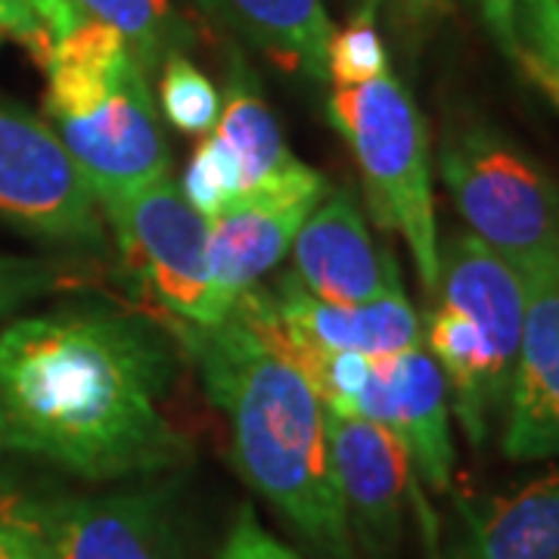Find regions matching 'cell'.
Returning <instances> with one entry per match:
<instances>
[{
	"label": "cell",
	"mask_w": 559,
	"mask_h": 559,
	"mask_svg": "<svg viewBox=\"0 0 559 559\" xmlns=\"http://www.w3.org/2000/svg\"><path fill=\"white\" fill-rule=\"evenodd\" d=\"M175 352L153 320L109 305L53 308L0 330V441L91 481L190 460L168 417Z\"/></svg>",
	"instance_id": "6da1fadb"
},
{
	"label": "cell",
	"mask_w": 559,
	"mask_h": 559,
	"mask_svg": "<svg viewBox=\"0 0 559 559\" xmlns=\"http://www.w3.org/2000/svg\"><path fill=\"white\" fill-rule=\"evenodd\" d=\"M171 333L227 419L234 463L249 488L323 557L352 559L318 392L234 311L209 326L178 320Z\"/></svg>",
	"instance_id": "7a4b0ae2"
},
{
	"label": "cell",
	"mask_w": 559,
	"mask_h": 559,
	"mask_svg": "<svg viewBox=\"0 0 559 559\" xmlns=\"http://www.w3.org/2000/svg\"><path fill=\"white\" fill-rule=\"evenodd\" d=\"M44 119L57 131L97 200L168 175L146 69L112 25L84 20L50 44Z\"/></svg>",
	"instance_id": "3957f363"
},
{
	"label": "cell",
	"mask_w": 559,
	"mask_h": 559,
	"mask_svg": "<svg viewBox=\"0 0 559 559\" xmlns=\"http://www.w3.org/2000/svg\"><path fill=\"white\" fill-rule=\"evenodd\" d=\"M439 171L476 240L525 283L559 277V183L516 140L485 119L448 121Z\"/></svg>",
	"instance_id": "277c9868"
},
{
	"label": "cell",
	"mask_w": 559,
	"mask_h": 559,
	"mask_svg": "<svg viewBox=\"0 0 559 559\" xmlns=\"http://www.w3.org/2000/svg\"><path fill=\"white\" fill-rule=\"evenodd\" d=\"M326 116L358 162L377 224L404 237L423 289L436 296L441 242L432 200L429 128L414 94L385 72L358 87H336L326 103Z\"/></svg>",
	"instance_id": "5b68a950"
},
{
	"label": "cell",
	"mask_w": 559,
	"mask_h": 559,
	"mask_svg": "<svg viewBox=\"0 0 559 559\" xmlns=\"http://www.w3.org/2000/svg\"><path fill=\"white\" fill-rule=\"evenodd\" d=\"M100 209L124 267L171 318L209 326L230 314L237 299L215 283L209 264V221L183 200L168 175L103 197Z\"/></svg>",
	"instance_id": "8992f818"
},
{
	"label": "cell",
	"mask_w": 559,
	"mask_h": 559,
	"mask_svg": "<svg viewBox=\"0 0 559 559\" xmlns=\"http://www.w3.org/2000/svg\"><path fill=\"white\" fill-rule=\"evenodd\" d=\"M0 218L40 240L103 249L106 227L87 183L50 121L0 94Z\"/></svg>",
	"instance_id": "52a82bcc"
},
{
	"label": "cell",
	"mask_w": 559,
	"mask_h": 559,
	"mask_svg": "<svg viewBox=\"0 0 559 559\" xmlns=\"http://www.w3.org/2000/svg\"><path fill=\"white\" fill-rule=\"evenodd\" d=\"M333 473L345 525L370 559H395L404 540L407 510L417 507L426 538L436 547V522L414 485V463L385 426L326 407Z\"/></svg>",
	"instance_id": "ba28073f"
},
{
	"label": "cell",
	"mask_w": 559,
	"mask_h": 559,
	"mask_svg": "<svg viewBox=\"0 0 559 559\" xmlns=\"http://www.w3.org/2000/svg\"><path fill=\"white\" fill-rule=\"evenodd\" d=\"M28 513L47 559H183L168 485L50 500Z\"/></svg>",
	"instance_id": "9c48e42d"
},
{
	"label": "cell",
	"mask_w": 559,
	"mask_h": 559,
	"mask_svg": "<svg viewBox=\"0 0 559 559\" xmlns=\"http://www.w3.org/2000/svg\"><path fill=\"white\" fill-rule=\"evenodd\" d=\"M323 193L326 180L318 168L296 162L209 221L212 277L230 299L277 267Z\"/></svg>",
	"instance_id": "30bf717a"
},
{
	"label": "cell",
	"mask_w": 559,
	"mask_h": 559,
	"mask_svg": "<svg viewBox=\"0 0 559 559\" xmlns=\"http://www.w3.org/2000/svg\"><path fill=\"white\" fill-rule=\"evenodd\" d=\"M345 414L385 426L404 444L417 479L432 491H448L457 460L451 439V401L439 364L429 352L417 345L392 358H373L367 385Z\"/></svg>",
	"instance_id": "8fae6325"
},
{
	"label": "cell",
	"mask_w": 559,
	"mask_h": 559,
	"mask_svg": "<svg viewBox=\"0 0 559 559\" xmlns=\"http://www.w3.org/2000/svg\"><path fill=\"white\" fill-rule=\"evenodd\" d=\"M293 274L330 305H360L399 289L395 259L377 246L348 190L323 193L293 240Z\"/></svg>",
	"instance_id": "7c38bea8"
},
{
	"label": "cell",
	"mask_w": 559,
	"mask_h": 559,
	"mask_svg": "<svg viewBox=\"0 0 559 559\" xmlns=\"http://www.w3.org/2000/svg\"><path fill=\"white\" fill-rule=\"evenodd\" d=\"M500 448L510 460L559 457V277L525 283V323Z\"/></svg>",
	"instance_id": "4fadbf2b"
},
{
	"label": "cell",
	"mask_w": 559,
	"mask_h": 559,
	"mask_svg": "<svg viewBox=\"0 0 559 559\" xmlns=\"http://www.w3.org/2000/svg\"><path fill=\"white\" fill-rule=\"evenodd\" d=\"M267 299L289 333L323 348L392 358L417 348L423 340L417 311L401 286L360 305H330L311 296L296 274H286L274 283V289H267Z\"/></svg>",
	"instance_id": "5bb4252c"
},
{
	"label": "cell",
	"mask_w": 559,
	"mask_h": 559,
	"mask_svg": "<svg viewBox=\"0 0 559 559\" xmlns=\"http://www.w3.org/2000/svg\"><path fill=\"white\" fill-rule=\"evenodd\" d=\"M444 559H559V466L516 488L463 500Z\"/></svg>",
	"instance_id": "9a60e30c"
},
{
	"label": "cell",
	"mask_w": 559,
	"mask_h": 559,
	"mask_svg": "<svg viewBox=\"0 0 559 559\" xmlns=\"http://www.w3.org/2000/svg\"><path fill=\"white\" fill-rule=\"evenodd\" d=\"M202 10L249 40L280 69L326 81V40L333 22L323 0H197Z\"/></svg>",
	"instance_id": "2e32d148"
},
{
	"label": "cell",
	"mask_w": 559,
	"mask_h": 559,
	"mask_svg": "<svg viewBox=\"0 0 559 559\" xmlns=\"http://www.w3.org/2000/svg\"><path fill=\"white\" fill-rule=\"evenodd\" d=\"M215 134L230 146V153L240 162L242 193L274 180L299 162L286 146L283 131L274 119V109L264 100L259 79L246 66L240 50H230L227 94H224Z\"/></svg>",
	"instance_id": "e0dca14e"
},
{
	"label": "cell",
	"mask_w": 559,
	"mask_h": 559,
	"mask_svg": "<svg viewBox=\"0 0 559 559\" xmlns=\"http://www.w3.org/2000/svg\"><path fill=\"white\" fill-rule=\"evenodd\" d=\"M87 20L112 25L131 44L146 72H156L171 53H187L197 38L180 0H72Z\"/></svg>",
	"instance_id": "ac0fdd59"
},
{
	"label": "cell",
	"mask_w": 559,
	"mask_h": 559,
	"mask_svg": "<svg viewBox=\"0 0 559 559\" xmlns=\"http://www.w3.org/2000/svg\"><path fill=\"white\" fill-rule=\"evenodd\" d=\"M159 106L180 134L205 138L221 116L218 87L187 53H171L159 66Z\"/></svg>",
	"instance_id": "d6986e66"
},
{
	"label": "cell",
	"mask_w": 559,
	"mask_h": 559,
	"mask_svg": "<svg viewBox=\"0 0 559 559\" xmlns=\"http://www.w3.org/2000/svg\"><path fill=\"white\" fill-rule=\"evenodd\" d=\"M389 72V53L377 28V7L358 3L352 20L326 40V79L336 87H358Z\"/></svg>",
	"instance_id": "ffe728a7"
},
{
	"label": "cell",
	"mask_w": 559,
	"mask_h": 559,
	"mask_svg": "<svg viewBox=\"0 0 559 559\" xmlns=\"http://www.w3.org/2000/svg\"><path fill=\"white\" fill-rule=\"evenodd\" d=\"M180 193L202 218L212 221L227 205L242 197V171L230 146L212 131L200 140L193 156L183 168Z\"/></svg>",
	"instance_id": "44dd1931"
},
{
	"label": "cell",
	"mask_w": 559,
	"mask_h": 559,
	"mask_svg": "<svg viewBox=\"0 0 559 559\" xmlns=\"http://www.w3.org/2000/svg\"><path fill=\"white\" fill-rule=\"evenodd\" d=\"M516 60L540 87H559V0H516Z\"/></svg>",
	"instance_id": "7402d4cb"
},
{
	"label": "cell",
	"mask_w": 559,
	"mask_h": 559,
	"mask_svg": "<svg viewBox=\"0 0 559 559\" xmlns=\"http://www.w3.org/2000/svg\"><path fill=\"white\" fill-rule=\"evenodd\" d=\"M79 280H84L79 267L62 261L0 255V320L50 293L75 286Z\"/></svg>",
	"instance_id": "603a6c76"
},
{
	"label": "cell",
	"mask_w": 559,
	"mask_h": 559,
	"mask_svg": "<svg viewBox=\"0 0 559 559\" xmlns=\"http://www.w3.org/2000/svg\"><path fill=\"white\" fill-rule=\"evenodd\" d=\"M215 559H305L299 557L293 547H286L283 540H277L259 516L252 513V507H242L240 516L234 520L227 538L221 544L218 557Z\"/></svg>",
	"instance_id": "cb8c5ba5"
},
{
	"label": "cell",
	"mask_w": 559,
	"mask_h": 559,
	"mask_svg": "<svg viewBox=\"0 0 559 559\" xmlns=\"http://www.w3.org/2000/svg\"><path fill=\"white\" fill-rule=\"evenodd\" d=\"M0 28L20 40L38 66L53 44L50 32L44 28V22L35 16V10L25 0H0Z\"/></svg>",
	"instance_id": "d4e9b609"
},
{
	"label": "cell",
	"mask_w": 559,
	"mask_h": 559,
	"mask_svg": "<svg viewBox=\"0 0 559 559\" xmlns=\"http://www.w3.org/2000/svg\"><path fill=\"white\" fill-rule=\"evenodd\" d=\"M0 559H47L28 507L0 513Z\"/></svg>",
	"instance_id": "484cf974"
},
{
	"label": "cell",
	"mask_w": 559,
	"mask_h": 559,
	"mask_svg": "<svg viewBox=\"0 0 559 559\" xmlns=\"http://www.w3.org/2000/svg\"><path fill=\"white\" fill-rule=\"evenodd\" d=\"M481 20L491 28V35L503 47V53H510L516 60L520 40H516V0H476Z\"/></svg>",
	"instance_id": "4316f807"
},
{
	"label": "cell",
	"mask_w": 559,
	"mask_h": 559,
	"mask_svg": "<svg viewBox=\"0 0 559 559\" xmlns=\"http://www.w3.org/2000/svg\"><path fill=\"white\" fill-rule=\"evenodd\" d=\"M25 3L35 10V16L44 22V28L50 32V38L53 40H60L62 35H69V32L84 20L79 10H75L72 0H25Z\"/></svg>",
	"instance_id": "83f0119b"
},
{
	"label": "cell",
	"mask_w": 559,
	"mask_h": 559,
	"mask_svg": "<svg viewBox=\"0 0 559 559\" xmlns=\"http://www.w3.org/2000/svg\"><path fill=\"white\" fill-rule=\"evenodd\" d=\"M411 13H429L439 0H401Z\"/></svg>",
	"instance_id": "f1b7e54d"
},
{
	"label": "cell",
	"mask_w": 559,
	"mask_h": 559,
	"mask_svg": "<svg viewBox=\"0 0 559 559\" xmlns=\"http://www.w3.org/2000/svg\"><path fill=\"white\" fill-rule=\"evenodd\" d=\"M544 91H547V94H550V100L559 106V87H544Z\"/></svg>",
	"instance_id": "f546056e"
},
{
	"label": "cell",
	"mask_w": 559,
	"mask_h": 559,
	"mask_svg": "<svg viewBox=\"0 0 559 559\" xmlns=\"http://www.w3.org/2000/svg\"><path fill=\"white\" fill-rule=\"evenodd\" d=\"M358 3H373V7H380L382 0H358Z\"/></svg>",
	"instance_id": "4dcf8cb0"
},
{
	"label": "cell",
	"mask_w": 559,
	"mask_h": 559,
	"mask_svg": "<svg viewBox=\"0 0 559 559\" xmlns=\"http://www.w3.org/2000/svg\"><path fill=\"white\" fill-rule=\"evenodd\" d=\"M0 448H3V441H0Z\"/></svg>",
	"instance_id": "1f68e13d"
}]
</instances>
